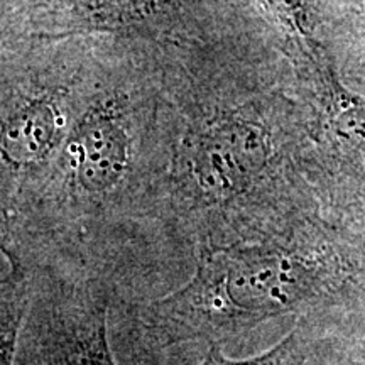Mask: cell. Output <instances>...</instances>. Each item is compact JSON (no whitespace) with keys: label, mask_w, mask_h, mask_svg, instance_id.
<instances>
[{"label":"cell","mask_w":365,"mask_h":365,"mask_svg":"<svg viewBox=\"0 0 365 365\" xmlns=\"http://www.w3.org/2000/svg\"><path fill=\"white\" fill-rule=\"evenodd\" d=\"M298 323L301 365H365V276L339 301Z\"/></svg>","instance_id":"cell-5"},{"label":"cell","mask_w":365,"mask_h":365,"mask_svg":"<svg viewBox=\"0 0 365 365\" xmlns=\"http://www.w3.org/2000/svg\"><path fill=\"white\" fill-rule=\"evenodd\" d=\"M274 139L261 122L223 115L196 134L182 158V180L196 198L225 205L250 195L271 176Z\"/></svg>","instance_id":"cell-2"},{"label":"cell","mask_w":365,"mask_h":365,"mask_svg":"<svg viewBox=\"0 0 365 365\" xmlns=\"http://www.w3.org/2000/svg\"><path fill=\"white\" fill-rule=\"evenodd\" d=\"M26 344L14 341L2 365H117L108 341L107 309L103 304H81L61 318L41 323Z\"/></svg>","instance_id":"cell-4"},{"label":"cell","mask_w":365,"mask_h":365,"mask_svg":"<svg viewBox=\"0 0 365 365\" xmlns=\"http://www.w3.org/2000/svg\"><path fill=\"white\" fill-rule=\"evenodd\" d=\"M304 355L303 331L298 323L284 339L266 352L249 359H230L223 354L222 345H208L207 355L200 365H301Z\"/></svg>","instance_id":"cell-7"},{"label":"cell","mask_w":365,"mask_h":365,"mask_svg":"<svg viewBox=\"0 0 365 365\" xmlns=\"http://www.w3.org/2000/svg\"><path fill=\"white\" fill-rule=\"evenodd\" d=\"M352 227L314 215L282 242L207 250L193 277L149 309L148 335L156 346L222 345L269 319L330 307L365 276V232Z\"/></svg>","instance_id":"cell-1"},{"label":"cell","mask_w":365,"mask_h":365,"mask_svg":"<svg viewBox=\"0 0 365 365\" xmlns=\"http://www.w3.org/2000/svg\"><path fill=\"white\" fill-rule=\"evenodd\" d=\"M63 173L76 195L98 200L129 180L130 139L115 112H90L66 137L61 154Z\"/></svg>","instance_id":"cell-3"},{"label":"cell","mask_w":365,"mask_h":365,"mask_svg":"<svg viewBox=\"0 0 365 365\" xmlns=\"http://www.w3.org/2000/svg\"><path fill=\"white\" fill-rule=\"evenodd\" d=\"M61 137V115L46 98L16 108L2 127V156L11 168L27 170L44 163Z\"/></svg>","instance_id":"cell-6"},{"label":"cell","mask_w":365,"mask_h":365,"mask_svg":"<svg viewBox=\"0 0 365 365\" xmlns=\"http://www.w3.org/2000/svg\"><path fill=\"white\" fill-rule=\"evenodd\" d=\"M269 7L274 9L281 17L291 21H298V2L296 0H264Z\"/></svg>","instance_id":"cell-8"}]
</instances>
